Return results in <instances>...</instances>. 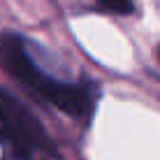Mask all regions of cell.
Returning a JSON list of instances; mask_svg holds the SVG:
<instances>
[{"mask_svg":"<svg viewBox=\"0 0 160 160\" xmlns=\"http://www.w3.org/2000/svg\"><path fill=\"white\" fill-rule=\"evenodd\" d=\"M158 58H160V49H158Z\"/></svg>","mask_w":160,"mask_h":160,"instance_id":"cell-4","label":"cell"},{"mask_svg":"<svg viewBox=\"0 0 160 160\" xmlns=\"http://www.w3.org/2000/svg\"><path fill=\"white\" fill-rule=\"evenodd\" d=\"M98 5L104 9V12H112V14H121V16H128L135 12V2L132 0H95Z\"/></svg>","mask_w":160,"mask_h":160,"instance_id":"cell-3","label":"cell"},{"mask_svg":"<svg viewBox=\"0 0 160 160\" xmlns=\"http://www.w3.org/2000/svg\"><path fill=\"white\" fill-rule=\"evenodd\" d=\"M0 144H5L19 158H28L49 148V135L44 125L26 104L5 91H0Z\"/></svg>","mask_w":160,"mask_h":160,"instance_id":"cell-2","label":"cell"},{"mask_svg":"<svg viewBox=\"0 0 160 160\" xmlns=\"http://www.w3.org/2000/svg\"><path fill=\"white\" fill-rule=\"evenodd\" d=\"M0 68L21 86H26L32 95L44 98L51 107H56L58 112H63L65 116L74 121L86 123L95 112L98 95H100L98 86L88 84V81L86 84L65 81L44 72L32 60L26 40L19 35L7 32L0 37Z\"/></svg>","mask_w":160,"mask_h":160,"instance_id":"cell-1","label":"cell"}]
</instances>
